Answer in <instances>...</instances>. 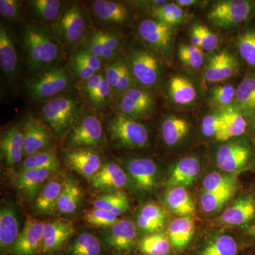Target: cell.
<instances>
[{"instance_id": "1", "label": "cell", "mask_w": 255, "mask_h": 255, "mask_svg": "<svg viewBox=\"0 0 255 255\" xmlns=\"http://www.w3.org/2000/svg\"><path fill=\"white\" fill-rule=\"evenodd\" d=\"M26 65L30 72L38 73L47 70L61 58L62 44L46 28L28 25L21 36Z\"/></svg>"}, {"instance_id": "2", "label": "cell", "mask_w": 255, "mask_h": 255, "mask_svg": "<svg viewBox=\"0 0 255 255\" xmlns=\"http://www.w3.org/2000/svg\"><path fill=\"white\" fill-rule=\"evenodd\" d=\"M79 112L76 100L68 96H58L45 102L41 115L53 133L60 136L75 125Z\"/></svg>"}, {"instance_id": "3", "label": "cell", "mask_w": 255, "mask_h": 255, "mask_svg": "<svg viewBox=\"0 0 255 255\" xmlns=\"http://www.w3.org/2000/svg\"><path fill=\"white\" fill-rule=\"evenodd\" d=\"M70 75L63 68L52 67L28 83V94L36 100H49L68 90L71 85Z\"/></svg>"}, {"instance_id": "4", "label": "cell", "mask_w": 255, "mask_h": 255, "mask_svg": "<svg viewBox=\"0 0 255 255\" xmlns=\"http://www.w3.org/2000/svg\"><path fill=\"white\" fill-rule=\"evenodd\" d=\"M108 130L115 141L128 148H140L148 143V132L145 126L120 114L111 119Z\"/></svg>"}, {"instance_id": "5", "label": "cell", "mask_w": 255, "mask_h": 255, "mask_svg": "<svg viewBox=\"0 0 255 255\" xmlns=\"http://www.w3.org/2000/svg\"><path fill=\"white\" fill-rule=\"evenodd\" d=\"M252 9L251 3L246 0H223L213 5L208 18L216 27L231 28L246 21Z\"/></svg>"}, {"instance_id": "6", "label": "cell", "mask_w": 255, "mask_h": 255, "mask_svg": "<svg viewBox=\"0 0 255 255\" xmlns=\"http://www.w3.org/2000/svg\"><path fill=\"white\" fill-rule=\"evenodd\" d=\"M85 32L86 21L82 10L79 5L73 4L64 10L56 21L53 35L61 44L71 46L81 41Z\"/></svg>"}, {"instance_id": "7", "label": "cell", "mask_w": 255, "mask_h": 255, "mask_svg": "<svg viewBox=\"0 0 255 255\" xmlns=\"http://www.w3.org/2000/svg\"><path fill=\"white\" fill-rule=\"evenodd\" d=\"M132 78L138 85L152 87L158 82L160 68L157 58L148 50L133 49L129 55Z\"/></svg>"}, {"instance_id": "8", "label": "cell", "mask_w": 255, "mask_h": 255, "mask_svg": "<svg viewBox=\"0 0 255 255\" xmlns=\"http://www.w3.org/2000/svg\"><path fill=\"white\" fill-rule=\"evenodd\" d=\"M104 141L103 127L100 119L92 114L85 116L73 127L68 137L72 148H93Z\"/></svg>"}, {"instance_id": "9", "label": "cell", "mask_w": 255, "mask_h": 255, "mask_svg": "<svg viewBox=\"0 0 255 255\" xmlns=\"http://www.w3.org/2000/svg\"><path fill=\"white\" fill-rule=\"evenodd\" d=\"M252 150L248 144L241 141H232L219 147L216 162L220 169L228 173L241 170L249 162Z\"/></svg>"}, {"instance_id": "10", "label": "cell", "mask_w": 255, "mask_h": 255, "mask_svg": "<svg viewBox=\"0 0 255 255\" xmlns=\"http://www.w3.org/2000/svg\"><path fill=\"white\" fill-rule=\"evenodd\" d=\"M118 107L120 115L134 119L151 113L154 100L148 92L132 87L121 96Z\"/></svg>"}, {"instance_id": "11", "label": "cell", "mask_w": 255, "mask_h": 255, "mask_svg": "<svg viewBox=\"0 0 255 255\" xmlns=\"http://www.w3.org/2000/svg\"><path fill=\"white\" fill-rule=\"evenodd\" d=\"M140 38L149 46L164 53H169L172 45V26L157 20L145 19L137 28Z\"/></svg>"}, {"instance_id": "12", "label": "cell", "mask_w": 255, "mask_h": 255, "mask_svg": "<svg viewBox=\"0 0 255 255\" xmlns=\"http://www.w3.org/2000/svg\"><path fill=\"white\" fill-rule=\"evenodd\" d=\"M122 46V37L118 33L99 30L92 35L85 48L101 60L112 62L117 59Z\"/></svg>"}, {"instance_id": "13", "label": "cell", "mask_w": 255, "mask_h": 255, "mask_svg": "<svg viewBox=\"0 0 255 255\" xmlns=\"http://www.w3.org/2000/svg\"><path fill=\"white\" fill-rule=\"evenodd\" d=\"M45 223L28 218L26 225L12 246L16 255H34L42 249Z\"/></svg>"}, {"instance_id": "14", "label": "cell", "mask_w": 255, "mask_h": 255, "mask_svg": "<svg viewBox=\"0 0 255 255\" xmlns=\"http://www.w3.org/2000/svg\"><path fill=\"white\" fill-rule=\"evenodd\" d=\"M23 134V154L26 157L44 149L51 140L46 125L33 116H28L25 120Z\"/></svg>"}, {"instance_id": "15", "label": "cell", "mask_w": 255, "mask_h": 255, "mask_svg": "<svg viewBox=\"0 0 255 255\" xmlns=\"http://www.w3.org/2000/svg\"><path fill=\"white\" fill-rule=\"evenodd\" d=\"M65 162L70 169L82 177L91 178L102 167L100 155L91 148H75L65 155Z\"/></svg>"}, {"instance_id": "16", "label": "cell", "mask_w": 255, "mask_h": 255, "mask_svg": "<svg viewBox=\"0 0 255 255\" xmlns=\"http://www.w3.org/2000/svg\"><path fill=\"white\" fill-rule=\"evenodd\" d=\"M239 64L227 51L220 52L211 57L206 65L204 77L208 82L217 83L228 80L238 71Z\"/></svg>"}, {"instance_id": "17", "label": "cell", "mask_w": 255, "mask_h": 255, "mask_svg": "<svg viewBox=\"0 0 255 255\" xmlns=\"http://www.w3.org/2000/svg\"><path fill=\"white\" fill-rule=\"evenodd\" d=\"M75 233L73 223L63 220L45 223L42 251L50 253L59 249Z\"/></svg>"}, {"instance_id": "18", "label": "cell", "mask_w": 255, "mask_h": 255, "mask_svg": "<svg viewBox=\"0 0 255 255\" xmlns=\"http://www.w3.org/2000/svg\"><path fill=\"white\" fill-rule=\"evenodd\" d=\"M130 177L139 189L150 191L155 186L157 165L150 159H132L127 162Z\"/></svg>"}, {"instance_id": "19", "label": "cell", "mask_w": 255, "mask_h": 255, "mask_svg": "<svg viewBox=\"0 0 255 255\" xmlns=\"http://www.w3.org/2000/svg\"><path fill=\"white\" fill-rule=\"evenodd\" d=\"M1 155L7 166H14L21 162L23 154V134L16 126L10 128L3 134L0 140Z\"/></svg>"}, {"instance_id": "20", "label": "cell", "mask_w": 255, "mask_h": 255, "mask_svg": "<svg viewBox=\"0 0 255 255\" xmlns=\"http://www.w3.org/2000/svg\"><path fill=\"white\" fill-rule=\"evenodd\" d=\"M127 177L125 172L115 163L106 164L91 178L92 187L105 191H118L125 187Z\"/></svg>"}, {"instance_id": "21", "label": "cell", "mask_w": 255, "mask_h": 255, "mask_svg": "<svg viewBox=\"0 0 255 255\" xmlns=\"http://www.w3.org/2000/svg\"><path fill=\"white\" fill-rule=\"evenodd\" d=\"M0 67L8 80L17 78V53L9 32L2 24L0 26Z\"/></svg>"}, {"instance_id": "22", "label": "cell", "mask_w": 255, "mask_h": 255, "mask_svg": "<svg viewBox=\"0 0 255 255\" xmlns=\"http://www.w3.org/2000/svg\"><path fill=\"white\" fill-rule=\"evenodd\" d=\"M255 216V197L246 195L238 199L224 211L221 221L228 226H242L249 223Z\"/></svg>"}, {"instance_id": "23", "label": "cell", "mask_w": 255, "mask_h": 255, "mask_svg": "<svg viewBox=\"0 0 255 255\" xmlns=\"http://www.w3.org/2000/svg\"><path fill=\"white\" fill-rule=\"evenodd\" d=\"M136 238L135 225L128 220H119L111 227L107 236V242L117 251L127 252L134 246Z\"/></svg>"}, {"instance_id": "24", "label": "cell", "mask_w": 255, "mask_h": 255, "mask_svg": "<svg viewBox=\"0 0 255 255\" xmlns=\"http://www.w3.org/2000/svg\"><path fill=\"white\" fill-rule=\"evenodd\" d=\"M200 171L201 165L197 159L193 157H184L172 168L167 184L174 187H189L196 180Z\"/></svg>"}, {"instance_id": "25", "label": "cell", "mask_w": 255, "mask_h": 255, "mask_svg": "<svg viewBox=\"0 0 255 255\" xmlns=\"http://www.w3.org/2000/svg\"><path fill=\"white\" fill-rule=\"evenodd\" d=\"M96 17L109 24H124L129 18L128 10L121 3L107 0H97L92 5Z\"/></svg>"}, {"instance_id": "26", "label": "cell", "mask_w": 255, "mask_h": 255, "mask_svg": "<svg viewBox=\"0 0 255 255\" xmlns=\"http://www.w3.org/2000/svg\"><path fill=\"white\" fill-rule=\"evenodd\" d=\"M194 232V221L191 216L172 221L168 228V238L175 249L182 250L189 244Z\"/></svg>"}, {"instance_id": "27", "label": "cell", "mask_w": 255, "mask_h": 255, "mask_svg": "<svg viewBox=\"0 0 255 255\" xmlns=\"http://www.w3.org/2000/svg\"><path fill=\"white\" fill-rule=\"evenodd\" d=\"M165 204L179 217L190 216L195 211L194 201L184 187H176L170 189L166 194Z\"/></svg>"}, {"instance_id": "28", "label": "cell", "mask_w": 255, "mask_h": 255, "mask_svg": "<svg viewBox=\"0 0 255 255\" xmlns=\"http://www.w3.org/2000/svg\"><path fill=\"white\" fill-rule=\"evenodd\" d=\"M19 236L17 216L10 206L1 208L0 211V246L1 249L11 247Z\"/></svg>"}, {"instance_id": "29", "label": "cell", "mask_w": 255, "mask_h": 255, "mask_svg": "<svg viewBox=\"0 0 255 255\" xmlns=\"http://www.w3.org/2000/svg\"><path fill=\"white\" fill-rule=\"evenodd\" d=\"M51 173L46 169H22L16 179V187L29 197L33 198L40 192L43 183Z\"/></svg>"}, {"instance_id": "30", "label": "cell", "mask_w": 255, "mask_h": 255, "mask_svg": "<svg viewBox=\"0 0 255 255\" xmlns=\"http://www.w3.org/2000/svg\"><path fill=\"white\" fill-rule=\"evenodd\" d=\"M63 189V184L52 180L38 193L35 208L42 214L52 215L58 210V202Z\"/></svg>"}, {"instance_id": "31", "label": "cell", "mask_w": 255, "mask_h": 255, "mask_svg": "<svg viewBox=\"0 0 255 255\" xmlns=\"http://www.w3.org/2000/svg\"><path fill=\"white\" fill-rule=\"evenodd\" d=\"M221 114L224 119L225 127L215 137L218 140L225 141L240 136L246 132L247 122L239 111L227 109Z\"/></svg>"}, {"instance_id": "32", "label": "cell", "mask_w": 255, "mask_h": 255, "mask_svg": "<svg viewBox=\"0 0 255 255\" xmlns=\"http://www.w3.org/2000/svg\"><path fill=\"white\" fill-rule=\"evenodd\" d=\"M169 92L174 103L179 105H190L196 97L195 87L186 77L177 75L169 82Z\"/></svg>"}, {"instance_id": "33", "label": "cell", "mask_w": 255, "mask_h": 255, "mask_svg": "<svg viewBox=\"0 0 255 255\" xmlns=\"http://www.w3.org/2000/svg\"><path fill=\"white\" fill-rule=\"evenodd\" d=\"M82 196V189L78 183L73 179H67L63 182L58 199V211L63 214H73L78 209Z\"/></svg>"}, {"instance_id": "34", "label": "cell", "mask_w": 255, "mask_h": 255, "mask_svg": "<svg viewBox=\"0 0 255 255\" xmlns=\"http://www.w3.org/2000/svg\"><path fill=\"white\" fill-rule=\"evenodd\" d=\"M189 132V124L185 119L169 117L164 119L161 127V133L167 145H176Z\"/></svg>"}, {"instance_id": "35", "label": "cell", "mask_w": 255, "mask_h": 255, "mask_svg": "<svg viewBox=\"0 0 255 255\" xmlns=\"http://www.w3.org/2000/svg\"><path fill=\"white\" fill-rule=\"evenodd\" d=\"M238 110L251 113L255 111V74L246 75L236 89Z\"/></svg>"}, {"instance_id": "36", "label": "cell", "mask_w": 255, "mask_h": 255, "mask_svg": "<svg viewBox=\"0 0 255 255\" xmlns=\"http://www.w3.org/2000/svg\"><path fill=\"white\" fill-rule=\"evenodd\" d=\"M46 169L52 173L59 170L60 163L54 148L41 150L26 157L22 169Z\"/></svg>"}, {"instance_id": "37", "label": "cell", "mask_w": 255, "mask_h": 255, "mask_svg": "<svg viewBox=\"0 0 255 255\" xmlns=\"http://www.w3.org/2000/svg\"><path fill=\"white\" fill-rule=\"evenodd\" d=\"M93 204L96 209L110 211L117 216L123 214L129 208L128 196L122 191H116L100 196L94 201Z\"/></svg>"}, {"instance_id": "38", "label": "cell", "mask_w": 255, "mask_h": 255, "mask_svg": "<svg viewBox=\"0 0 255 255\" xmlns=\"http://www.w3.org/2000/svg\"><path fill=\"white\" fill-rule=\"evenodd\" d=\"M165 214L158 206L147 204L142 208L137 217L139 227L147 232H155L164 226Z\"/></svg>"}, {"instance_id": "39", "label": "cell", "mask_w": 255, "mask_h": 255, "mask_svg": "<svg viewBox=\"0 0 255 255\" xmlns=\"http://www.w3.org/2000/svg\"><path fill=\"white\" fill-rule=\"evenodd\" d=\"M28 4L42 19L48 22H54L63 14V4L58 0H32Z\"/></svg>"}, {"instance_id": "40", "label": "cell", "mask_w": 255, "mask_h": 255, "mask_svg": "<svg viewBox=\"0 0 255 255\" xmlns=\"http://www.w3.org/2000/svg\"><path fill=\"white\" fill-rule=\"evenodd\" d=\"M102 247L100 241L90 233H82L69 246L71 255H100Z\"/></svg>"}, {"instance_id": "41", "label": "cell", "mask_w": 255, "mask_h": 255, "mask_svg": "<svg viewBox=\"0 0 255 255\" xmlns=\"http://www.w3.org/2000/svg\"><path fill=\"white\" fill-rule=\"evenodd\" d=\"M204 189L209 192H225L236 191L237 189V178L235 176L224 175L219 172H211L204 179Z\"/></svg>"}, {"instance_id": "42", "label": "cell", "mask_w": 255, "mask_h": 255, "mask_svg": "<svg viewBox=\"0 0 255 255\" xmlns=\"http://www.w3.org/2000/svg\"><path fill=\"white\" fill-rule=\"evenodd\" d=\"M169 238L162 233H154L140 242V250L147 255H167L170 251Z\"/></svg>"}, {"instance_id": "43", "label": "cell", "mask_w": 255, "mask_h": 255, "mask_svg": "<svg viewBox=\"0 0 255 255\" xmlns=\"http://www.w3.org/2000/svg\"><path fill=\"white\" fill-rule=\"evenodd\" d=\"M238 246L231 236H221L211 242L201 251L200 255H237Z\"/></svg>"}, {"instance_id": "44", "label": "cell", "mask_w": 255, "mask_h": 255, "mask_svg": "<svg viewBox=\"0 0 255 255\" xmlns=\"http://www.w3.org/2000/svg\"><path fill=\"white\" fill-rule=\"evenodd\" d=\"M152 14L156 20L169 26L179 24L184 18L182 8L175 3H167L164 6L153 9Z\"/></svg>"}, {"instance_id": "45", "label": "cell", "mask_w": 255, "mask_h": 255, "mask_svg": "<svg viewBox=\"0 0 255 255\" xmlns=\"http://www.w3.org/2000/svg\"><path fill=\"white\" fill-rule=\"evenodd\" d=\"M237 46L243 59L255 68V29L248 30L241 34L238 38Z\"/></svg>"}, {"instance_id": "46", "label": "cell", "mask_w": 255, "mask_h": 255, "mask_svg": "<svg viewBox=\"0 0 255 255\" xmlns=\"http://www.w3.org/2000/svg\"><path fill=\"white\" fill-rule=\"evenodd\" d=\"M236 191L225 192H209L205 191L201 196V205L206 213L219 211L231 197Z\"/></svg>"}, {"instance_id": "47", "label": "cell", "mask_w": 255, "mask_h": 255, "mask_svg": "<svg viewBox=\"0 0 255 255\" xmlns=\"http://www.w3.org/2000/svg\"><path fill=\"white\" fill-rule=\"evenodd\" d=\"M178 55L181 62L189 68L197 69L204 65V52L194 45H181L179 47Z\"/></svg>"}, {"instance_id": "48", "label": "cell", "mask_w": 255, "mask_h": 255, "mask_svg": "<svg viewBox=\"0 0 255 255\" xmlns=\"http://www.w3.org/2000/svg\"><path fill=\"white\" fill-rule=\"evenodd\" d=\"M85 221L95 227L111 228L119 221L118 216L110 211L95 209L87 211L85 216Z\"/></svg>"}, {"instance_id": "49", "label": "cell", "mask_w": 255, "mask_h": 255, "mask_svg": "<svg viewBox=\"0 0 255 255\" xmlns=\"http://www.w3.org/2000/svg\"><path fill=\"white\" fill-rule=\"evenodd\" d=\"M211 100L216 105L226 107L236 99V89L231 84L218 85L211 90Z\"/></svg>"}, {"instance_id": "50", "label": "cell", "mask_w": 255, "mask_h": 255, "mask_svg": "<svg viewBox=\"0 0 255 255\" xmlns=\"http://www.w3.org/2000/svg\"><path fill=\"white\" fill-rule=\"evenodd\" d=\"M225 127L222 114H211L204 117L201 124V130L206 137H216L218 132Z\"/></svg>"}, {"instance_id": "51", "label": "cell", "mask_w": 255, "mask_h": 255, "mask_svg": "<svg viewBox=\"0 0 255 255\" xmlns=\"http://www.w3.org/2000/svg\"><path fill=\"white\" fill-rule=\"evenodd\" d=\"M112 91H113V89L111 87L110 84L107 81L105 76H104L100 87L96 90L95 93L89 98V100L94 107L102 108V107H105L108 103Z\"/></svg>"}, {"instance_id": "52", "label": "cell", "mask_w": 255, "mask_h": 255, "mask_svg": "<svg viewBox=\"0 0 255 255\" xmlns=\"http://www.w3.org/2000/svg\"><path fill=\"white\" fill-rule=\"evenodd\" d=\"M194 27L200 37L201 49L207 52L214 51L219 46L218 36L204 25H195Z\"/></svg>"}, {"instance_id": "53", "label": "cell", "mask_w": 255, "mask_h": 255, "mask_svg": "<svg viewBox=\"0 0 255 255\" xmlns=\"http://www.w3.org/2000/svg\"><path fill=\"white\" fill-rule=\"evenodd\" d=\"M0 14L6 19L16 21L21 16V6L16 0H1Z\"/></svg>"}, {"instance_id": "54", "label": "cell", "mask_w": 255, "mask_h": 255, "mask_svg": "<svg viewBox=\"0 0 255 255\" xmlns=\"http://www.w3.org/2000/svg\"><path fill=\"white\" fill-rule=\"evenodd\" d=\"M125 61L124 58H117V59L110 62L106 68L105 78L114 91Z\"/></svg>"}, {"instance_id": "55", "label": "cell", "mask_w": 255, "mask_h": 255, "mask_svg": "<svg viewBox=\"0 0 255 255\" xmlns=\"http://www.w3.org/2000/svg\"><path fill=\"white\" fill-rule=\"evenodd\" d=\"M73 58L85 63V65H87V66L90 67V68L96 72H98L102 68V60L92 54L85 48H82V49L74 53Z\"/></svg>"}, {"instance_id": "56", "label": "cell", "mask_w": 255, "mask_h": 255, "mask_svg": "<svg viewBox=\"0 0 255 255\" xmlns=\"http://www.w3.org/2000/svg\"><path fill=\"white\" fill-rule=\"evenodd\" d=\"M132 80H133V78H132L130 67H129L128 63L126 60L120 77H119L118 82H117L115 91H117L118 93L124 94L129 89L132 88Z\"/></svg>"}, {"instance_id": "57", "label": "cell", "mask_w": 255, "mask_h": 255, "mask_svg": "<svg viewBox=\"0 0 255 255\" xmlns=\"http://www.w3.org/2000/svg\"><path fill=\"white\" fill-rule=\"evenodd\" d=\"M70 67L73 73L84 81L88 80L89 78L97 74V72L87 66L85 63H82L78 60L74 59L73 58L70 60Z\"/></svg>"}, {"instance_id": "58", "label": "cell", "mask_w": 255, "mask_h": 255, "mask_svg": "<svg viewBox=\"0 0 255 255\" xmlns=\"http://www.w3.org/2000/svg\"><path fill=\"white\" fill-rule=\"evenodd\" d=\"M103 77L104 75L102 74L97 73L88 80L84 81L82 87V91L88 97V98H90L99 88Z\"/></svg>"}, {"instance_id": "59", "label": "cell", "mask_w": 255, "mask_h": 255, "mask_svg": "<svg viewBox=\"0 0 255 255\" xmlns=\"http://www.w3.org/2000/svg\"><path fill=\"white\" fill-rule=\"evenodd\" d=\"M198 1L196 0H177L175 1V4L180 7H187V6H193L197 4Z\"/></svg>"}, {"instance_id": "60", "label": "cell", "mask_w": 255, "mask_h": 255, "mask_svg": "<svg viewBox=\"0 0 255 255\" xmlns=\"http://www.w3.org/2000/svg\"><path fill=\"white\" fill-rule=\"evenodd\" d=\"M249 233L252 235V236L255 237V223L253 226H251V228H250Z\"/></svg>"}, {"instance_id": "61", "label": "cell", "mask_w": 255, "mask_h": 255, "mask_svg": "<svg viewBox=\"0 0 255 255\" xmlns=\"http://www.w3.org/2000/svg\"></svg>"}]
</instances>
